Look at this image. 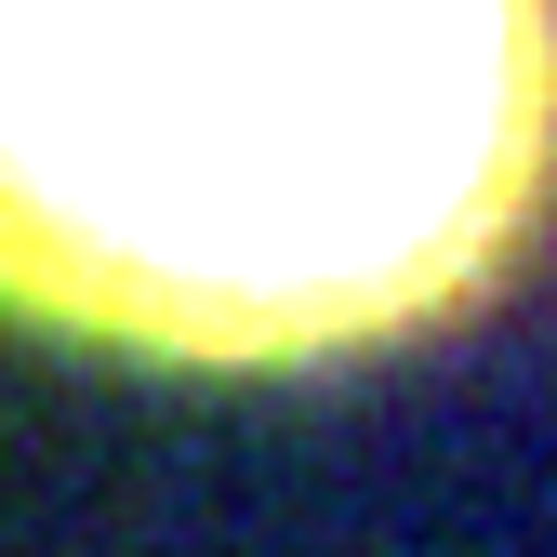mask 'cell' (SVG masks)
Here are the masks:
<instances>
[{
  "instance_id": "1",
  "label": "cell",
  "mask_w": 557,
  "mask_h": 557,
  "mask_svg": "<svg viewBox=\"0 0 557 557\" xmlns=\"http://www.w3.org/2000/svg\"><path fill=\"white\" fill-rule=\"evenodd\" d=\"M14 306L306 372L505 293L557 213V0H0Z\"/></svg>"
}]
</instances>
